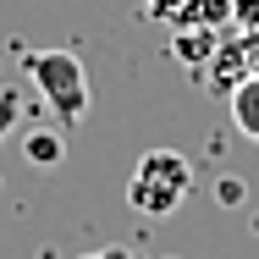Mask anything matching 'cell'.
Segmentation results:
<instances>
[{
    "label": "cell",
    "mask_w": 259,
    "mask_h": 259,
    "mask_svg": "<svg viewBox=\"0 0 259 259\" xmlns=\"http://www.w3.org/2000/svg\"><path fill=\"white\" fill-rule=\"evenodd\" d=\"M188 193H193V165H188V155H177V149L138 155L133 177H127V204L138 209V215H149V221L182 209Z\"/></svg>",
    "instance_id": "obj_1"
},
{
    "label": "cell",
    "mask_w": 259,
    "mask_h": 259,
    "mask_svg": "<svg viewBox=\"0 0 259 259\" xmlns=\"http://www.w3.org/2000/svg\"><path fill=\"white\" fill-rule=\"evenodd\" d=\"M22 72L39 89V100L55 110L61 127H72V121L89 116V72H83V61L72 50H33L22 61Z\"/></svg>",
    "instance_id": "obj_2"
},
{
    "label": "cell",
    "mask_w": 259,
    "mask_h": 259,
    "mask_svg": "<svg viewBox=\"0 0 259 259\" xmlns=\"http://www.w3.org/2000/svg\"><path fill=\"white\" fill-rule=\"evenodd\" d=\"M171 50H177V61H188V66H209V55L221 50V28H199V22L171 28Z\"/></svg>",
    "instance_id": "obj_3"
},
{
    "label": "cell",
    "mask_w": 259,
    "mask_h": 259,
    "mask_svg": "<svg viewBox=\"0 0 259 259\" xmlns=\"http://www.w3.org/2000/svg\"><path fill=\"white\" fill-rule=\"evenodd\" d=\"M226 105H232V121H237V133L248 138V144H259V72H248L232 94H226Z\"/></svg>",
    "instance_id": "obj_4"
},
{
    "label": "cell",
    "mask_w": 259,
    "mask_h": 259,
    "mask_svg": "<svg viewBox=\"0 0 259 259\" xmlns=\"http://www.w3.org/2000/svg\"><path fill=\"white\" fill-rule=\"evenodd\" d=\"M209 77L221 94H232L243 77H248V55H243V39H221V50L209 55Z\"/></svg>",
    "instance_id": "obj_5"
},
{
    "label": "cell",
    "mask_w": 259,
    "mask_h": 259,
    "mask_svg": "<svg viewBox=\"0 0 259 259\" xmlns=\"http://www.w3.org/2000/svg\"><path fill=\"white\" fill-rule=\"evenodd\" d=\"M193 6L199 0H144V17L149 22H165V28H188L193 22Z\"/></svg>",
    "instance_id": "obj_6"
},
{
    "label": "cell",
    "mask_w": 259,
    "mask_h": 259,
    "mask_svg": "<svg viewBox=\"0 0 259 259\" xmlns=\"http://www.w3.org/2000/svg\"><path fill=\"white\" fill-rule=\"evenodd\" d=\"M28 160H33V165H39V160H45V165L61 160V138H55V133H33V138H28Z\"/></svg>",
    "instance_id": "obj_7"
},
{
    "label": "cell",
    "mask_w": 259,
    "mask_h": 259,
    "mask_svg": "<svg viewBox=\"0 0 259 259\" xmlns=\"http://www.w3.org/2000/svg\"><path fill=\"white\" fill-rule=\"evenodd\" d=\"M232 28L237 33H254L259 28V0H232Z\"/></svg>",
    "instance_id": "obj_8"
},
{
    "label": "cell",
    "mask_w": 259,
    "mask_h": 259,
    "mask_svg": "<svg viewBox=\"0 0 259 259\" xmlns=\"http://www.w3.org/2000/svg\"><path fill=\"white\" fill-rule=\"evenodd\" d=\"M17 116H22V100H17V94H0V138L17 127Z\"/></svg>",
    "instance_id": "obj_9"
},
{
    "label": "cell",
    "mask_w": 259,
    "mask_h": 259,
    "mask_svg": "<svg viewBox=\"0 0 259 259\" xmlns=\"http://www.w3.org/2000/svg\"><path fill=\"white\" fill-rule=\"evenodd\" d=\"M243 39V55H248V72H259V28L254 33H237Z\"/></svg>",
    "instance_id": "obj_10"
},
{
    "label": "cell",
    "mask_w": 259,
    "mask_h": 259,
    "mask_svg": "<svg viewBox=\"0 0 259 259\" xmlns=\"http://www.w3.org/2000/svg\"><path fill=\"white\" fill-rule=\"evenodd\" d=\"M83 259H133V248H94V254H83Z\"/></svg>",
    "instance_id": "obj_11"
}]
</instances>
